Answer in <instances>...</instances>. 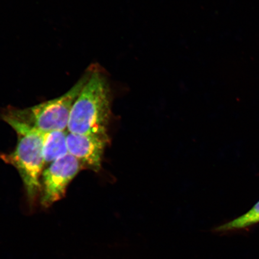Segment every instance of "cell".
Instances as JSON below:
<instances>
[{
  "label": "cell",
  "instance_id": "cell-3",
  "mask_svg": "<svg viewBox=\"0 0 259 259\" xmlns=\"http://www.w3.org/2000/svg\"><path fill=\"white\" fill-rule=\"evenodd\" d=\"M12 128L18 135L15 149L11 153L0 154V158L18 170L29 202L33 203L41 190L40 180L45 164L44 134L18 126Z\"/></svg>",
  "mask_w": 259,
  "mask_h": 259
},
{
  "label": "cell",
  "instance_id": "cell-4",
  "mask_svg": "<svg viewBox=\"0 0 259 259\" xmlns=\"http://www.w3.org/2000/svg\"><path fill=\"white\" fill-rule=\"evenodd\" d=\"M82 169L80 162L69 153L50 164L41 176V206L50 208L62 199L68 186Z\"/></svg>",
  "mask_w": 259,
  "mask_h": 259
},
{
  "label": "cell",
  "instance_id": "cell-1",
  "mask_svg": "<svg viewBox=\"0 0 259 259\" xmlns=\"http://www.w3.org/2000/svg\"><path fill=\"white\" fill-rule=\"evenodd\" d=\"M88 80L71 109L68 132L79 135L105 134L111 118V96L104 74L90 68Z\"/></svg>",
  "mask_w": 259,
  "mask_h": 259
},
{
  "label": "cell",
  "instance_id": "cell-7",
  "mask_svg": "<svg viewBox=\"0 0 259 259\" xmlns=\"http://www.w3.org/2000/svg\"><path fill=\"white\" fill-rule=\"evenodd\" d=\"M259 223V200L248 212L232 221L220 226L216 232H225L243 229L257 224Z\"/></svg>",
  "mask_w": 259,
  "mask_h": 259
},
{
  "label": "cell",
  "instance_id": "cell-6",
  "mask_svg": "<svg viewBox=\"0 0 259 259\" xmlns=\"http://www.w3.org/2000/svg\"><path fill=\"white\" fill-rule=\"evenodd\" d=\"M67 136V133L65 131H53L44 134L42 150L45 164H50L69 154Z\"/></svg>",
  "mask_w": 259,
  "mask_h": 259
},
{
  "label": "cell",
  "instance_id": "cell-2",
  "mask_svg": "<svg viewBox=\"0 0 259 259\" xmlns=\"http://www.w3.org/2000/svg\"><path fill=\"white\" fill-rule=\"evenodd\" d=\"M90 69L63 95L29 108L19 109L9 106L2 118L12 127H22L45 134L65 131L67 128L71 109L88 80Z\"/></svg>",
  "mask_w": 259,
  "mask_h": 259
},
{
  "label": "cell",
  "instance_id": "cell-5",
  "mask_svg": "<svg viewBox=\"0 0 259 259\" xmlns=\"http://www.w3.org/2000/svg\"><path fill=\"white\" fill-rule=\"evenodd\" d=\"M109 143L108 133L79 135L67 133L69 153L80 162L83 169L99 172L107 145Z\"/></svg>",
  "mask_w": 259,
  "mask_h": 259
}]
</instances>
